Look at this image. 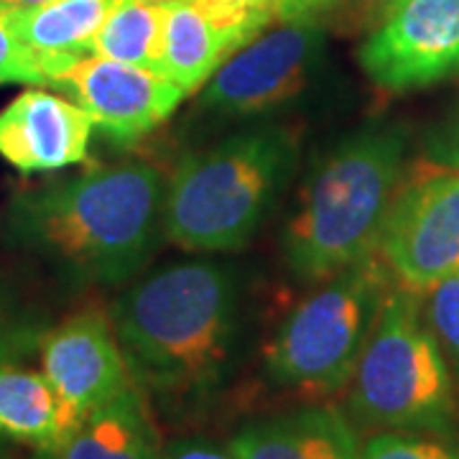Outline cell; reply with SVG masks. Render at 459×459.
Instances as JSON below:
<instances>
[{"label": "cell", "instance_id": "obj_1", "mask_svg": "<svg viewBox=\"0 0 459 459\" xmlns=\"http://www.w3.org/2000/svg\"><path fill=\"white\" fill-rule=\"evenodd\" d=\"M166 189L146 161L92 166L16 192L5 238L74 283H128L166 238Z\"/></svg>", "mask_w": 459, "mask_h": 459}, {"label": "cell", "instance_id": "obj_2", "mask_svg": "<svg viewBox=\"0 0 459 459\" xmlns=\"http://www.w3.org/2000/svg\"><path fill=\"white\" fill-rule=\"evenodd\" d=\"M110 322L146 394L192 403L228 380L240 342V289L228 265L186 261L131 283Z\"/></svg>", "mask_w": 459, "mask_h": 459}, {"label": "cell", "instance_id": "obj_3", "mask_svg": "<svg viewBox=\"0 0 459 459\" xmlns=\"http://www.w3.org/2000/svg\"><path fill=\"white\" fill-rule=\"evenodd\" d=\"M406 153L409 131L385 120L365 123L329 148L281 235V253L294 279L322 283L376 253Z\"/></svg>", "mask_w": 459, "mask_h": 459}, {"label": "cell", "instance_id": "obj_4", "mask_svg": "<svg viewBox=\"0 0 459 459\" xmlns=\"http://www.w3.org/2000/svg\"><path fill=\"white\" fill-rule=\"evenodd\" d=\"M299 133L255 126L189 151L169 177L166 240L189 253L246 247L294 179Z\"/></svg>", "mask_w": 459, "mask_h": 459}, {"label": "cell", "instance_id": "obj_5", "mask_svg": "<svg viewBox=\"0 0 459 459\" xmlns=\"http://www.w3.org/2000/svg\"><path fill=\"white\" fill-rule=\"evenodd\" d=\"M455 380L421 309V291L398 283L350 380V416L376 431L452 437L459 421Z\"/></svg>", "mask_w": 459, "mask_h": 459}, {"label": "cell", "instance_id": "obj_6", "mask_svg": "<svg viewBox=\"0 0 459 459\" xmlns=\"http://www.w3.org/2000/svg\"><path fill=\"white\" fill-rule=\"evenodd\" d=\"M391 281L377 250L322 281L265 344L268 377L304 394H337L350 385Z\"/></svg>", "mask_w": 459, "mask_h": 459}, {"label": "cell", "instance_id": "obj_7", "mask_svg": "<svg viewBox=\"0 0 459 459\" xmlns=\"http://www.w3.org/2000/svg\"><path fill=\"white\" fill-rule=\"evenodd\" d=\"M327 33L319 21H281L238 49L204 84L199 113L250 120L279 113L319 77Z\"/></svg>", "mask_w": 459, "mask_h": 459}, {"label": "cell", "instance_id": "obj_8", "mask_svg": "<svg viewBox=\"0 0 459 459\" xmlns=\"http://www.w3.org/2000/svg\"><path fill=\"white\" fill-rule=\"evenodd\" d=\"M377 253L391 276L413 291L459 276V169L429 161L401 179Z\"/></svg>", "mask_w": 459, "mask_h": 459}, {"label": "cell", "instance_id": "obj_9", "mask_svg": "<svg viewBox=\"0 0 459 459\" xmlns=\"http://www.w3.org/2000/svg\"><path fill=\"white\" fill-rule=\"evenodd\" d=\"M358 62L391 95L459 77V0H394L362 41Z\"/></svg>", "mask_w": 459, "mask_h": 459}, {"label": "cell", "instance_id": "obj_10", "mask_svg": "<svg viewBox=\"0 0 459 459\" xmlns=\"http://www.w3.org/2000/svg\"><path fill=\"white\" fill-rule=\"evenodd\" d=\"M117 146H133L177 113L186 92L161 72L87 54L54 82Z\"/></svg>", "mask_w": 459, "mask_h": 459}, {"label": "cell", "instance_id": "obj_11", "mask_svg": "<svg viewBox=\"0 0 459 459\" xmlns=\"http://www.w3.org/2000/svg\"><path fill=\"white\" fill-rule=\"evenodd\" d=\"M41 373L65 401L69 413L82 421L115 395L133 385L110 312L87 307L69 314L39 340Z\"/></svg>", "mask_w": 459, "mask_h": 459}, {"label": "cell", "instance_id": "obj_12", "mask_svg": "<svg viewBox=\"0 0 459 459\" xmlns=\"http://www.w3.org/2000/svg\"><path fill=\"white\" fill-rule=\"evenodd\" d=\"M95 123L66 95L31 87L0 110V159L18 174H54L90 156Z\"/></svg>", "mask_w": 459, "mask_h": 459}, {"label": "cell", "instance_id": "obj_13", "mask_svg": "<svg viewBox=\"0 0 459 459\" xmlns=\"http://www.w3.org/2000/svg\"><path fill=\"white\" fill-rule=\"evenodd\" d=\"M360 439L337 406H301L243 427L230 439L235 459H358Z\"/></svg>", "mask_w": 459, "mask_h": 459}, {"label": "cell", "instance_id": "obj_14", "mask_svg": "<svg viewBox=\"0 0 459 459\" xmlns=\"http://www.w3.org/2000/svg\"><path fill=\"white\" fill-rule=\"evenodd\" d=\"M36 459H161L148 394L133 383L87 413L65 442L49 452H36Z\"/></svg>", "mask_w": 459, "mask_h": 459}, {"label": "cell", "instance_id": "obj_15", "mask_svg": "<svg viewBox=\"0 0 459 459\" xmlns=\"http://www.w3.org/2000/svg\"><path fill=\"white\" fill-rule=\"evenodd\" d=\"M115 0H44L36 5L3 8V23L49 65L51 87L66 66L87 54Z\"/></svg>", "mask_w": 459, "mask_h": 459}, {"label": "cell", "instance_id": "obj_16", "mask_svg": "<svg viewBox=\"0 0 459 459\" xmlns=\"http://www.w3.org/2000/svg\"><path fill=\"white\" fill-rule=\"evenodd\" d=\"M77 424L44 373L0 360V437L5 442L49 452Z\"/></svg>", "mask_w": 459, "mask_h": 459}, {"label": "cell", "instance_id": "obj_17", "mask_svg": "<svg viewBox=\"0 0 459 459\" xmlns=\"http://www.w3.org/2000/svg\"><path fill=\"white\" fill-rule=\"evenodd\" d=\"M238 49V41L217 29L189 0L164 5V41L159 72L181 87L186 98L210 82L214 72Z\"/></svg>", "mask_w": 459, "mask_h": 459}, {"label": "cell", "instance_id": "obj_18", "mask_svg": "<svg viewBox=\"0 0 459 459\" xmlns=\"http://www.w3.org/2000/svg\"><path fill=\"white\" fill-rule=\"evenodd\" d=\"M164 5L143 0H115L100 26L92 54L143 69H161Z\"/></svg>", "mask_w": 459, "mask_h": 459}, {"label": "cell", "instance_id": "obj_19", "mask_svg": "<svg viewBox=\"0 0 459 459\" xmlns=\"http://www.w3.org/2000/svg\"><path fill=\"white\" fill-rule=\"evenodd\" d=\"M358 459H459V444L442 434L377 431L360 444Z\"/></svg>", "mask_w": 459, "mask_h": 459}, {"label": "cell", "instance_id": "obj_20", "mask_svg": "<svg viewBox=\"0 0 459 459\" xmlns=\"http://www.w3.org/2000/svg\"><path fill=\"white\" fill-rule=\"evenodd\" d=\"M421 294H427L421 299V309L429 327L442 344L446 362L459 380V276L439 281Z\"/></svg>", "mask_w": 459, "mask_h": 459}, {"label": "cell", "instance_id": "obj_21", "mask_svg": "<svg viewBox=\"0 0 459 459\" xmlns=\"http://www.w3.org/2000/svg\"><path fill=\"white\" fill-rule=\"evenodd\" d=\"M5 84L51 87V77L44 56L29 49L0 18V87Z\"/></svg>", "mask_w": 459, "mask_h": 459}, {"label": "cell", "instance_id": "obj_22", "mask_svg": "<svg viewBox=\"0 0 459 459\" xmlns=\"http://www.w3.org/2000/svg\"><path fill=\"white\" fill-rule=\"evenodd\" d=\"M424 159L431 164L459 169V105L429 131L424 141Z\"/></svg>", "mask_w": 459, "mask_h": 459}, {"label": "cell", "instance_id": "obj_23", "mask_svg": "<svg viewBox=\"0 0 459 459\" xmlns=\"http://www.w3.org/2000/svg\"><path fill=\"white\" fill-rule=\"evenodd\" d=\"M344 0H279V21H322Z\"/></svg>", "mask_w": 459, "mask_h": 459}, {"label": "cell", "instance_id": "obj_24", "mask_svg": "<svg viewBox=\"0 0 459 459\" xmlns=\"http://www.w3.org/2000/svg\"><path fill=\"white\" fill-rule=\"evenodd\" d=\"M166 459H235L228 452L217 449L212 444H181Z\"/></svg>", "mask_w": 459, "mask_h": 459}, {"label": "cell", "instance_id": "obj_25", "mask_svg": "<svg viewBox=\"0 0 459 459\" xmlns=\"http://www.w3.org/2000/svg\"><path fill=\"white\" fill-rule=\"evenodd\" d=\"M232 3L253 8V11H261V13L271 16L273 21H279V0H232Z\"/></svg>", "mask_w": 459, "mask_h": 459}, {"label": "cell", "instance_id": "obj_26", "mask_svg": "<svg viewBox=\"0 0 459 459\" xmlns=\"http://www.w3.org/2000/svg\"><path fill=\"white\" fill-rule=\"evenodd\" d=\"M21 337V332H8V325H5V312L0 307V350H5L11 342H16Z\"/></svg>", "mask_w": 459, "mask_h": 459}, {"label": "cell", "instance_id": "obj_27", "mask_svg": "<svg viewBox=\"0 0 459 459\" xmlns=\"http://www.w3.org/2000/svg\"><path fill=\"white\" fill-rule=\"evenodd\" d=\"M36 3H44V0H0V11H3V8H21V5H36Z\"/></svg>", "mask_w": 459, "mask_h": 459}, {"label": "cell", "instance_id": "obj_28", "mask_svg": "<svg viewBox=\"0 0 459 459\" xmlns=\"http://www.w3.org/2000/svg\"><path fill=\"white\" fill-rule=\"evenodd\" d=\"M0 459H11V452H8V442L0 437Z\"/></svg>", "mask_w": 459, "mask_h": 459}, {"label": "cell", "instance_id": "obj_29", "mask_svg": "<svg viewBox=\"0 0 459 459\" xmlns=\"http://www.w3.org/2000/svg\"><path fill=\"white\" fill-rule=\"evenodd\" d=\"M143 3H153V5H171V3H179V0H143Z\"/></svg>", "mask_w": 459, "mask_h": 459}, {"label": "cell", "instance_id": "obj_30", "mask_svg": "<svg viewBox=\"0 0 459 459\" xmlns=\"http://www.w3.org/2000/svg\"><path fill=\"white\" fill-rule=\"evenodd\" d=\"M380 3H383V5H385V8H388V5H391V3H394V0H380Z\"/></svg>", "mask_w": 459, "mask_h": 459}]
</instances>
